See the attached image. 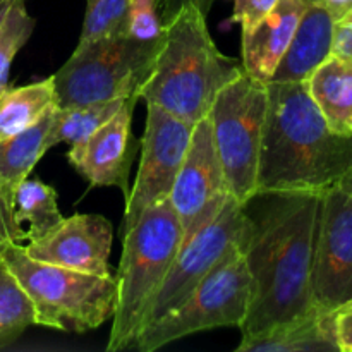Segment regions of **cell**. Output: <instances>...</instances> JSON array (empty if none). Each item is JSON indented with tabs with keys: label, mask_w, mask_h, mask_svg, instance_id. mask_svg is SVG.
<instances>
[{
	"label": "cell",
	"mask_w": 352,
	"mask_h": 352,
	"mask_svg": "<svg viewBox=\"0 0 352 352\" xmlns=\"http://www.w3.org/2000/svg\"><path fill=\"white\" fill-rule=\"evenodd\" d=\"M323 192H267L250 217L243 253L251 277V302L241 336L251 337L315 309L311 268Z\"/></svg>",
	"instance_id": "1"
},
{
	"label": "cell",
	"mask_w": 352,
	"mask_h": 352,
	"mask_svg": "<svg viewBox=\"0 0 352 352\" xmlns=\"http://www.w3.org/2000/svg\"><path fill=\"white\" fill-rule=\"evenodd\" d=\"M267 89L256 195L323 192L339 184L352 170V134L327 124L306 81L267 82Z\"/></svg>",
	"instance_id": "2"
},
{
	"label": "cell",
	"mask_w": 352,
	"mask_h": 352,
	"mask_svg": "<svg viewBox=\"0 0 352 352\" xmlns=\"http://www.w3.org/2000/svg\"><path fill=\"white\" fill-rule=\"evenodd\" d=\"M243 72V64L215 45L206 14L189 2L165 24L155 67L138 89V98L196 124L210 112L217 95Z\"/></svg>",
	"instance_id": "3"
},
{
	"label": "cell",
	"mask_w": 352,
	"mask_h": 352,
	"mask_svg": "<svg viewBox=\"0 0 352 352\" xmlns=\"http://www.w3.org/2000/svg\"><path fill=\"white\" fill-rule=\"evenodd\" d=\"M182 243L181 222L168 199L144 210L124 234L116 277L117 302L107 351L133 349Z\"/></svg>",
	"instance_id": "4"
},
{
	"label": "cell",
	"mask_w": 352,
	"mask_h": 352,
	"mask_svg": "<svg viewBox=\"0 0 352 352\" xmlns=\"http://www.w3.org/2000/svg\"><path fill=\"white\" fill-rule=\"evenodd\" d=\"M0 265L33 302L34 325L85 333L116 311L117 278L98 277L33 260L19 243L0 246Z\"/></svg>",
	"instance_id": "5"
},
{
	"label": "cell",
	"mask_w": 352,
	"mask_h": 352,
	"mask_svg": "<svg viewBox=\"0 0 352 352\" xmlns=\"http://www.w3.org/2000/svg\"><path fill=\"white\" fill-rule=\"evenodd\" d=\"M162 41L164 38L146 43L124 34L78 45L54 74L57 107L138 95L140 86L153 71Z\"/></svg>",
	"instance_id": "6"
},
{
	"label": "cell",
	"mask_w": 352,
	"mask_h": 352,
	"mask_svg": "<svg viewBox=\"0 0 352 352\" xmlns=\"http://www.w3.org/2000/svg\"><path fill=\"white\" fill-rule=\"evenodd\" d=\"M251 302V277L241 246L199 282L177 308L148 325L133 349L153 352L186 336L222 327H241Z\"/></svg>",
	"instance_id": "7"
},
{
	"label": "cell",
	"mask_w": 352,
	"mask_h": 352,
	"mask_svg": "<svg viewBox=\"0 0 352 352\" xmlns=\"http://www.w3.org/2000/svg\"><path fill=\"white\" fill-rule=\"evenodd\" d=\"M267 107V82L243 72L217 95L208 112L227 189L241 205L256 196Z\"/></svg>",
	"instance_id": "8"
},
{
	"label": "cell",
	"mask_w": 352,
	"mask_h": 352,
	"mask_svg": "<svg viewBox=\"0 0 352 352\" xmlns=\"http://www.w3.org/2000/svg\"><path fill=\"white\" fill-rule=\"evenodd\" d=\"M248 227L250 217L246 208L229 196L219 215L182 243L167 277L155 296L144 329L186 301L196 285L227 256L232 248H243Z\"/></svg>",
	"instance_id": "9"
},
{
	"label": "cell",
	"mask_w": 352,
	"mask_h": 352,
	"mask_svg": "<svg viewBox=\"0 0 352 352\" xmlns=\"http://www.w3.org/2000/svg\"><path fill=\"white\" fill-rule=\"evenodd\" d=\"M192 129L195 124L146 103V124L140 141V168L126 199L124 219L119 229L120 237L136 223L144 210L168 199L184 162Z\"/></svg>",
	"instance_id": "10"
},
{
	"label": "cell",
	"mask_w": 352,
	"mask_h": 352,
	"mask_svg": "<svg viewBox=\"0 0 352 352\" xmlns=\"http://www.w3.org/2000/svg\"><path fill=\"white\" fill-rule=\"evenodd\" d=\"M315 308L332 313L352 299V198L340 184L322 195L311 268Z\"/></svg>",
	"instance_id": "11"
},
{
	"label": "cell",
	"mask_w": 352,
	"mask_h": 352,
	"mask_svg": "<svg viewBox=\"0 0 352 352\" xmlns=\"http://www.w3.org/2000/svg\"><path fill=\"white\" fill-rule=\"evenodd\" d=\"M229 196L206 113L195 124L184 162L168 196L181 222L184 241L215 219Z\"/></svg>",
	"instance_id": "12"
},
{
	"label": "cell",
	"mask_w": 352,
	"mask_h": 352,
	"mask_svg": "<svg viewBox=\"0 0 352 352\" xmlns=\"http://www.w3.org/2000/svg\"><path fill=\"white\" fill-rule=\"evenodd\" d=\"M113 230L102 215L82 213L62 219L50 232L30 241L24 251L41 263L57 265L98 277H112L109 258Z\"/></svg>",
	"instance_id": "13"
},
{
	"label": "cell",
	"mask_w": 352,
	"mask_h": 352,
	"mask_svg": "<svg viewBox=\"0 0 352 352\" xmlns=\"http://www.w3.org/2000/svg\"><path fill=\"white\" fill-rule=\"evenodd\" d=\"M138 95H131L124 105L81 144L69 150V164L91 186H116L129 196V174L140 143L133 136V113Z\"/></svg>",
	"instance_id": "14"
},
{
	"label": "cell",
	"mask_w": 352,
	"mask_h": 352,
	"mask_svg": "<svg viewBox=\"0 0 352 352\" xmlns=\"http://www.w3.org/2000/svg\"><path fill=\"white\" fill-rule=\"evenodd\" d=\"M309 2L311 0H278L260 23L244 31L241 62L244 72L261 82L270 81Z\"/></svg>",
	"instance_id": "15"
},
{
	"label": "cell",
	"mask_w": 352,
	"mask_h": 352,
	"mask_svg": "<svg viewBox=\"0 0 352 352\" xmlns=\"http://www.w3.org/2000/svg\"><path fill=\"white\" fill-rule=\"evenodd\" d=\"M336 16L318 0H311L268 82L306 81L332 55Z\"/></svg>",
	"instance_id": "16"
},
{
	"label": "cell",
	"mask_w": 352,
	"mask_h": 352,
	"mask_svg": "<svg viewBox=\"0 0 352 352\" xmlns=\"http://www.w3.org/2000/svg\"><path fill=\"white\" fill-rule=\"evenodd\" d=\"M237 352L339 351L333 336L332 313L315 308L308 315L280 323L265 332L243 337Z\"/></svg>",
	"instance_id": "17"
},
{
	"label": "cell",
	"mask_w": 352,
	"mask_h": 352,
	"mask_svg": "<svg viewBox=\"0 0 352 352\" xmlns=\"http://www.w3.org/2000/svg\"><path fill=\"white\" fill-rule=\"evenodd\" d=\"M313 102L336 133L352 134V60L330 55L306 79Z\"/></svg>",
	"instance_id": "18"
},
{
	"label": "cell",
	"mask_w": 352,
	"mask_h": 352,
	"mask_svg": "<svg viewBox=\"0 0 352 352\" xmlns=\"http://www.w3.org/2000/svg\"><path fill=\"white\" fill-rule=\"evenodd\" d=\"M55 109L45 113L28 129L0 141V181L12 196L17 186L28 179L34 165L41 160L45 151L50 150L48 134L54 122Z\"/></svg>",
	"instance_id": "19"
},
{
	"label": "cell",
	"mask_w": 352,
	"mask_h": 352,
	"mask_svg": "<svg viewBox=\"0 0 352 352\" xmlns=\"http://www.w3.org/2000/svg\"><path fill=\"white\" fill-rule=\"evenodd\" d=\"M57 107L54 76L0 93V141L28 129Z\"/></svg>",
	"instance_id": "20"
},
{
	"label": "cell",
	"mask_w": 352,
	"mask_h": 352,
	"mask_svg": "<svg viewBox=\"0 0 352 352\" xmlns=\"http://www.w3.org/2000/svg\"><path fill=\"white\" fill-rule=\"evenodd\" d=\"M14 212L19 226H28L26 241L38 239L62 222L57 192L40 179H24L14 192Z\"/></svg>",
	"instance_id": "21"
},
{
	"label": "cell",
	"mask_w": 352,
	"mask_h": 352,
	"mask_svg": "<svg viewBox=\"0 0 352 352\" xmlns=\"http://www.w3.org/2000/svg\"><path fill=\"white\" fill-rule=\"evenodd\" d=\"M129 98H116L107 102L86 103V105L57 107L54 113L50 134H48V146L54 148L58 143H69L71 146L81 144L88 140L96 129L103 126L107 120L113 117V113L124 105Z\"/></svg>",
	"instance_id": "22"
},
{
	"label": "cell",
	"mask_w": 352,
	"mask_h": 352,
	"mask_svg": "<svg viewBox=\"0 0 352 352\" xmlns=\"http://www.w3.org/2000/svg\"><path fill=\"white\" fill-rule=\"evenodd\" d=\"M31 325H34L33 302L0 265V349L16 342Z\"/></svg>",
	"instance_id": "23"
},
{
	"label": "cell",
	"mask_w": 352,
	"mask_h": 352,
	"mask_svg": "<svg viewBox=\"0 0 352 352\" xmlns=\"http://www.w3.org/2000/svg\"><path fill=\"white\" fill-rule=\"evenodd\" d=\"M133 0H86V14L78 45L100 38L124 36Z\"/></svg>",
	"instance_id": "24"
},
{
	"label": "cell",
	"mask_w": 352,
	"mask_h": 352,
	"mask_svg": "<svg viewBox=\"0 0 352 352\" xmlns=\"http://www.w3.org/2000/svg\"><path fill=\"white\" fill-rule=\"evenodd\" d=\"M28 0H17L0 24V93L9 86V71L17 52L26 45L34 30V19L26 9Z\"/></svg>",
	"instance_id": "25"
},
{
	"label": "cell",
	"mask_w": 352,
	"mask_h": 352,
	"mask_svg": "<svg viewBox=\"0 0 352 352\" xmlns=\"http://www.w3.org/2000/svg\"><path fill=\"white\" fill-rule=\"evenodd\" d=\"M164 0H133L127 19L126 36L138 41H158L164 38V21H162Z\"/></svg>",
	"instance_id": "26"
},
{
	"label": "cell",
	"mask_w": 352,
	"mask_h": 352,
	"mask_svg": "<svg viewBox=\"0 0 352 352\" xmlns=\"http://www.w3.org/2000/svg\"><path fill=\"white\" fill-rule=\"evenodd\" d=\"M26 234L16 220L14 212V196L7 191L0 181V246L7 243H24Z\"/></svg>",
	"instance_id": "27"
},
{
	"label": "cell",
	"mask_w": 352,
	"mask_h": 352,
	"mask_svg": "<svg viewBox=\"0 0 352 352\" xmlns=\"http://www.w3.org/2000/svg\"><path fill=\"white\" fill-rule=\"evenodd\" d=\"M278 0H234L232 21L241 26V31H250L256 23H260Z\"/></svg>",
	"instance_id": "28"
},
{
	"label": "cell",
	"mask_w": 352,
	"mask_h": 352,
	"mask_svg": "<svg viewBox=\"0 0 352 352\" xmlns=\"http://www.w3.org/2000/svg\"><path fill=\"white\" fill-rule=\"evenodd\" d=\"M337 349L352 352V299L332 311Z\"/></svg>",
	"instance_id": "29"
},
{
	"label": "cell",
	"mask_w": 352,
	"mask_h": 352,
	"mask_svg": "<svg viewBox=\"0 0 352 352\" xmlns=\"http://www.w3.org/2000/svg\"><path fill=\"white\" fill-rule=\"evenodd\" d=\"M332 55L352 60V12L336 21L332 40Z\"/></svg>",
	"instance_id": "30"
},
{
	"label": "cell",
	"mask_w": 352,
	"mask_h": 352,
	"mask_svg": "<svg viewBox=\"0 0 352 352\" xmlns=\"http://www.w3.org/2000/svg\"><path fill=\"white\" fill-rule=\"evenodd\" d=\"M189 2L196 3V6L208 16L213 0H164V7H162V21H164V26L175 16V14H177V10L181 9L182 6H186V3Z\"/></svg>",
	"instance_id": "31"
},
{
	"label": "cell",
	"mask_w": 352,
	"mask_h": 352,
	"mask_svg": "<svg viewBox=\"0 0 352 352\" xmlns=\"http://www.w3.org/2000/svg\"><path fill=\"white\" fill-rule=\"evenodd\" d=\"M318 2H322L336 16V19H340L352 9V0H318Z\"/></svg>",
	"instance_id": "32"
},
{
	"label": "cell",
	"mask_w": 352,
	"mask_h": 352,
	"mask_svg": "<svg viewBox=\"0 0 352 352\" xmlns=\"http://www.w3.org/2000/svg\"><path fill=\"white\" fill-rule=\"evenodd\" d=\"M16 2L17 0H0V24L3 23V19Z\"/></svg>",
	"instance_id": "33"
},
{
	"label": "cell",
	"mask_w": 352,
	"mask_h": 352,
	"mask_svg": "<svg viewBox=\"0 0 352 352\" xmlns=\"http://www.w3.org/2000/svg\"><path fill=\"white\" fill-rule=\"evenodd\" d=\"M339 184H340V186H342V188H344V189H346V191H347V192H349V195H351V198H352V170L349 172V174H347V175H346V177H344V179H342V181H340V182H339Z\"/></svg>",
	"instance_id": "34"
},
{
	"label": "cell",
	"mask_w": 352,
	"mask_h": 352,
	"mask_svg": "<svg viewBox=\"0 0 352 352\" xmlns=\"http://www.w3.org/2000/svg\"><path fill=\"white\" fill-rule=\"evenodd\" d=\"M349 12H352V9H351V10H349Z\"/></svg>",
	"instance_id": "35"
},
{
	"label": "cell",
	"mask_w": 352,
	"mask_h": 352,
	"mask_svg": "<svg viewBox=\"0 0 352 352\" xmlns=\"http://www.w3.org/2000/svg\"><path fill=\"white\" fill-rule=\"evenodd\" d=\"M213 2H215V0H213Z\"/></svg>",
	"instance_id": "36"
}]
</instances>
